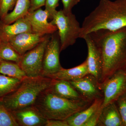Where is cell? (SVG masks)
<instances>
[{
	"mask_svg": "<svg viewBox=\"0 0 126 126\" xmlns=\"http://www.w3.org/2000/svg\"><path fill=\"white\" fill-rule=\"evenodd\" d=\"M99 50L103 69L101 83L126 69V27L116 30H99L88 34Z\"/></svg>",
	"mask_w": 126,
	"mask_h": 126,
	"instance_id": "6da1fadb",
	"label": "cell"
},
{
	"mask_svg": "<svg viewBox=\"0 0 126 126\" xmlns=\"http://www.w3.org/2000/svg\"><path fill=\"white\" fill-rule=\"evenodd\" d=\"M126 27V0H100L84 18L79 38L99 30H116Z\"/></svg>",
	"mask_w": 126,
	"mask_h": 126,
	"instance_id": "7a4b0ae2",
	"label": "cell"
},
{
	"mask_svg": "<svg viewBox=\"0 0 126 126\" xmlns=\"http://www.w3.org/2000/svg\"><path fill=\"white\" fill-rule=\"evenodd\" d=\"M93 102L63 98L54 94L48 88L41 93L33 106L46 119L65 120Z\"/></svg>",
	"mask_w": 126,
	"mask_h": 126,
	"instance_id": "3957f363",
	"label": "cell"
},
{
	"mask_svg": "<svg viewBox=\"0 0 126 126\" xmlns=\"http://www.w3.org/2000/svg\"><path fill=\"white\" fill-rule=\"evenodd\" d=\"M52 79L43 76L27 77L13 92L0 102L11 111L33 105L41 93L49 88Z\"/></svg>",
	"mask_w": 126,
	"mask_h": 126,
	"instance_id": "277c9868",
	"label": "cell"
},
{
	"mask_svg": "<svg viewBox=\"0 0 126 126\" xmlns=\"http://www.w3.org/2000/svg\"><path fill=\"white\" fill-rule=\"evenodd\" d=\"M50 22L58 28L61 52L74 45L79 38L81 26L72 12L65 14L62 9L57 11Z\"/></svg>",
	"mask_w": 126,
	"mask_h": 126,
	"instance_id": "5b68a950",
	"label": "cell"
},
{
	"mask_svg": "<svg viewBox=\"0 0 126 126\" xmlns=\"http://www.w3.org/2000/svg\"><path fill=\"white\" fill-rule=\"evenodd\" d=\"M50 36L49 35L45 40L21 56L18 64L27 77L41 76L44 53Z\"/></svg>",
	"mask_w": 126,
	"mask_h": 126,
	"instance_id": "8992f818",
	"label": "cell"
},
{
	"mask_svg": "<svg viewBox=\"0 0 126 126\" xmlns=\"http://www.w3.org/2000/svg\"><path fill=\"white\" fill-rule=\"evenodd\" d=\"M99 87L103 95L102 107L116 101L126 93V69L116 72L99 83Z\"/></svg>",
	"mask_w": 126,
	"mask_h": 126,
	"instance_id": "52a82bcc",
	"label": "cell"
},
{
	"mask_svg": "<svg viewBox=\"0 0 126 126\" xmlns=\"http://www.w3.org/2000/svg\"><path fill=\"white\" fill-rule=\"evenodd\" d=\"M60 40L58 31L51 35L46 47L43 62L41 76L47 77L62 68L60 61Z\"/></svg>",
	"mask_w": 126,
	"mask_h": 126,
	"instance_id": "ba28073f",
	"label": "cell"
},
{
	"mask_svg": "<svg viewBox=\"0 0 126 126\" xmlns=\"http://www.w3.org/2000/svg\"><path fill=\"white\" fill-rule=\"evenodd\" d=\"M69 82L86 100L93 102L96 99L103 98V93L99 88V83L94 76L90 74Z\"/></svg>",
	"mask_w": 126,
	"mask_h": 126,
	"instance_id": "9c48e42d",
	"label": "cell"
},
{
	"mask_svg": "<svg viewBox=\"0 0 126 126\" xmlns=\"http://www.w3.org/2000/svg\"><path fill=\"white\" fill-rule=\"evenodd\" d=\"M49 35L33 32H25L11 38L7 41L22 56L45 40Z\"/></svg>",
	"mask_w": 126,
	"mask_h": 126,
	"instance_id": "30bf717a",
	"label": "cell"
},
{
	"mask_svg": "<svg viewBox=\"0 0 126 126\" xmlns=\"http://www.w3.org/2000/svg\"><path fill=\"white\" fill-rule=\"evenodd\" d=\"M25 17L30 24L32 32L44 35H51L58 31L56 25L48 21L49 15L46 10L40 8L28 12Z\"/></svg>",
	"mask_w": 126,
	"mask_h": 126,
	"instance_id": "8fae6325",
	"label": "cell"
},
{
	"mask_svg": "<svg viewBox=\"0 0 126 126\" xmlns=\"http://www.w3.org/2000/svg\"><path fill=\"white\" fill-rule=\"evenodd\" d=\"M83 39L86 41L88 48L87 59L89 73L94 76L100 83L101 81L103 65L99 50L89 34Z\"/></svg>",
	"mask_w": 126,
	"mask_h": 126,
	"instance_id": "7c38bea8",
	"label": "cell"
},
{
	"mask_svg": "<svg viewBox=\"0 0 126 126\" xmlns=\"http://www.w3.org/2000/svg\"><path fill=\"white\" fill-rule=\"evenodd\" d=\"M11 112L19 126H45L47 119L33 106Z\"/></svg>",
	"mask_w": 126,
	"mask_h": 126,
	"instance_id": "4fadbf2b",
	"label": "cell"
},
{
	"mask_svg": "<svg viewBox=\"0 0 126 126\" xmlns=\"http://www.w3.org/2000/svg\"><path fill=\"white\" fill-rule=\"evenodd\" d=\"M0 31L2 40L6 41L19 34L32 32L30 24L25 17L18 19L10 24L1 21L0 22Z\"/></svg>",
	"mask_w": 126,
	"mask_h": 126,
	"instance_id": "5bb4252c",
	"label": "cell"
},
{
	"mask_svg": "<svg viewBox=\"0 0 126 126\" xmlns=\"http://www.w3.org/2000/svg\"><path fill=\"white\" fill-rule=\"evenodd\" d=\"M49 88L54 94L63 98L75 100L86 99L69 81L52 79Z\"/></svg>",
	"mask_w": 126,
	"mask_h": 126,
	"instance_id": "9a60e30c",
	"label": "cell"
},
{
	"mask_svg": "<svg viewBox=\"0 0 126 126\" xmlns=\"http://www.w3.org/2000/svg\"><path fill=\"white\" fill-rule=\"evenodd\" d=\"M97 126H123L115 102L101 107Z\"/></svg>",
	"mask_w": 126,
	"mask_h": 126,
	"instance_id": "2e32d148",
	"label": "cell"
},
{
	"mask_svg": "<svg viewBox=\"0 0 126 126\" xmlns=\"http://www.w3.org/2000/svg\"><path fill=\"white\" fill-rule=\"evenodd\" d=\"M103 98L96 99L88 108L66 119L69 126H83L98 109L102 107Z\"/></svg>",
	"mask_w": 126,
	"mask_h": 126,
	"instance_id": "e0dca14e",
	"label": "cell"
},
{
	"mask_svg": "<svg viewBox=\"0 0 126 126\" xmlns=\"http://www.w3.org/2000/svg\"><path fill=\"white\" fill-rule=\"evenodd\" d=\"M89 74L87 64L86 60L80 65L74 68L67 69L62 68L57 73L47 77L69 82L77 80Z\"/></svg>",
	"mask_w": 126,
	"mask_h": 126,
	"instance_id": "ac0fdd59",
	"label": "cell"
},
{
	"mask_svg": "<svg viewBox=\"0 0 126 126\" xmlns=\"http://www.w3.org/2000/svg\"><path fill=\"white\" fill-rule=\"evenodd\" d=\"M30 6V0H17L13 10L8 13L1 20V21L10 24L18 19L25 17L29 12Z\"/></svg>",
	"mask_w": 126,
	"mask_h": 126,
	"instance_id": "d6986e66",
	"label": "cell"
},
{
	"mask_svg": "<svg viewBox=\"0 0 126 126\" xmlns=\"http://www.w3.org/2000/svg\"><path fill=\"white\" fill-rule=\"evenodd\" d=\"M0 74L22 80L27 77L17 63L1 60Z\"/></svg>",
	"mask_w": 126,
	"mask_h": 126,
	"instance_id": "ffe728a7",
	"label": "cell"
},
{
	"mask_svg": "<svg viewBox=\"0 0 126 126\" xmlns=\"http://www.w3.org/2000/svg\"><path fill=\"white\" fill-rule=\"evenodd\" d=\"M22 80L0 74V101L18 88Z\"/></svg>",
	"mask_w": 126,
	"mask_h": 126,
	"instance_id": "44dd1931",
	"label": "cell"
},
{
	"mask_svg": "<svg viewBox=\"0 0 126 126\" xmlns=\"http://www.w3.org/2000/svg\"><path fill=\"white\" fill-rule=\"evenodd\" d=\"M21 57L8 41L2 40L0 45V59L18 64Z\"/></svg>",
	"mask_w": 126,
	"mask_h": 126,
	"instance_id": "7402d4cb",
	"label": "cell"
},
{
	"mask_svg": "<svg viewBox=\"0 0 126 126\" xmlns=\"http://www.w3.org/2000/svg\"><path fill=\"white\" fill-rule=\"evenodd\" d=\"M0 126H19L11 112L0 102Z\"/></svg>",
	"mask_w": 126,
	"mask_h": 126,
	"instance_id": "603a6c76",
	"label": "cell"
},
{
	"mask_svg": "<svg viewBox=\"0 0 126 126\" xmlns=\"http://www.w3.org/2000/svg\"><path fill=\"white\" fill-rule=\"evenodd\" d=\"M123 126H126V93L115 101Z\"/></svg>",
	"mask_w": 126,
	"mask_h": 126,
	"instance_id": "cb8c5ba5",
	"label": "cell"
},
{
	"mask_svg": "<svg viewBox=\"0 0 126 126\" xmlns=\"http://www.w3.org/2000/svg\"><path fill=\"white\" fill-rule=\"evenodd\" d=\"M17 0H0V17L2 20L10 11L14 9Z\"/></svg>",
	"mask_w": 126,
	"mask_h": 126,
	"instance_id": "d4e9b609",
	"label": "cell"
},
{
	"mask_svg": "<svg viewBox=\"0 0 126 126\" xmlns=\"http://www.w3.org/2000/svg\"><path fill=\"white\" fill-rule=\"evenodd\" d=\"M59 0H46L45 10L49 15V19L52 20L57 11L56 9L59 6Z\"/></svg>",
	"mask_w": 126,
	"mask_h": 126,
	"instance_id": "484cf974",
	"label": "cell"
},
{
	"mask_svg": "<svg viewBox=\"0 0 126 126\" xmlns=\"http://www.w3.org/2000/svg\"><path fill=\"white\" fill-rule=\"evenodd\" d=\"M63 3V11L65 14L72 12L73 8L80 1V0H61Z\"/></svg>",
	"mask_w": 126,
	"mask_h": 126,
	"instance_id": "4316f807",
	"label": "cell"
},
{
	"mask_svg": "<svg viewBox=\"0 0 126 126\" xmlns=\"http://www.w3.org/2000/svg\"><path fill=\"white\" fill-rule=\"evenodd\" d=\"M101 110V108L98 109L83 126H97Z\"/></svg>",
	"mask_w": 126,
	"mask_h": 126,
	"instance_id": "83f0119b",
	"label": "cell"
},
{
	"mask_svg": "<svg viewBox=\"0 0 126 126\" xmlns=\"http://www.w3.org/2000/svg\"><path fill=\"white\" fill-rule=\"evenodd\" d=\"M30 6L29 12L34 11L45 6L46 0H30Z\"/></svg>",
	"mask_w": 126,
	"mask_h": 126,
	"instance_id": "f1b7e54d",
	"label": "cell"
},
{
	"mask_svg": "<svg viewBox=\"0 0 126 126\" xmlns=\"http://www.w3.org/2000/svg\"><path fill=\"white\" fill-rule=\"evenodd\" d=\"M45 126H69L65 120L47 119Z\"/></svg>",
	"mask_w": 126,
	"mask_h": 126,
	"instance_id": "f546056e",
	"label": "cell"
},
{
	"mask_svg": "<svg viewBox=\"0 0 126 126\" xmlns=\"http://www.w3.org/2000/svg\"><path fill=\"white\" fill-rule=\"evenodd\" d=\"M2 40H2V36H1V34L0 31V45L1 42H2Z\"/></svg>",
	"mask_w": 126,
	"mask_h": 126,
	"instance_id": "4dcf8cb0",
	"label": "cell"
},
{
	"mask_svg": "<svg viewBox=\"0 0 126 126\" xmlns=\"http://www.w3.org/2000/svg\"><path fill=\"white\" fill-rule=\"evenodd\" d=\"M1 60L0 59V61H1Z\"/></svg>",
	"mask_w": 126,
	"mask_h": 126,
	"instance_id": "1f68e13d",
	"label": "cell"
}]
</instances>
